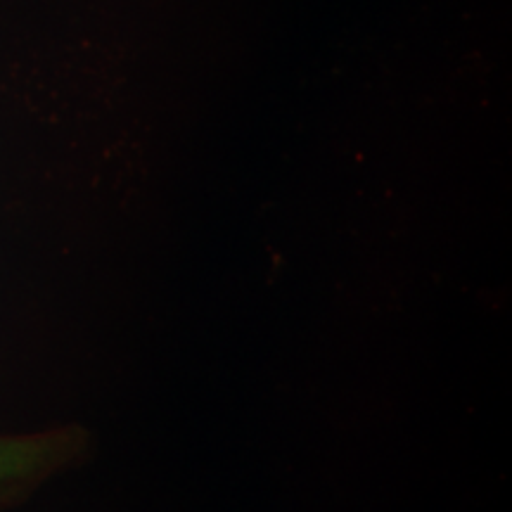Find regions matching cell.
<instances>
[{
	"label": "cell",
	"mask_w": 512,
	"mask_h": 512,
	"mask_svg": "<svg viewBox=\"0 0 512 512\" xmlns=\"http://www.w3.org/2000/svg\"><path fill=\"white\" fill-rule=\"evenodd\" d=\"M46 463V448L24 441H0V482L29 475L34 467Z\"/></svg>",
	"instance_id": "obj_1"
}]
</instances>
